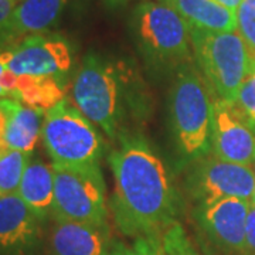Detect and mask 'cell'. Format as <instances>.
<instances>
[{
  "label": "cell",
  "mask_w": 255,
  "mask_h": 255,
  "mask_svg": "<svg viewBox=\"0 0 255 255\" xmlns=\"http://www.w3.org/2000/svg\"><path fill=\"white\" fill-rule=\"evenodd\" d=\"M108 228L55 221L50 246L53 255H108Z\"/></svg>",
  "instance_id": "cell-14"
},
{
  "label": "cell",
  "mask_w": 255,
  "mask_h": 255,
  "mask_svg": "<svg viewBox=\"0 0 255 255\" xmlns=\"http://www.w3.org/2000/svg\"><path fill=\"white\" fill-rule=\"evenodd\" d=\"M10 97L28 108L47 112L65 100V91L58 78L16 75V81L10 92Z\"/></svg>",
  "instance_id": "cell-18"
},
{
  "label": "cell",
  "mask_w": 255,
  "mask_h": 255,
  "mask_svg": "<svg viewBox=\"0 0 255 255\" xmlns=\"http://www.w3.org/2000/svg\"><path fill=\"white\" fill-rule=\"evenodd\" d=\"M162 246L167 255H204L196 250L189 236L177 221L163 231Z\"/></svg>",
  "instance_id": "cell-20"
},
{
  "label": "cell",
  "mask_w": 255,
  "mask_h": 255,
  "mask_svg": "<svg viewBox=\"0 0 255 255\" xmlns=\"http://www.w3.org/2000/svg\"><path fill=\"white\" fill-rule=\"evenodd\" d=\"M251 201L227 197L211 204H200L196 219L217 246L230 253H247L246 224Z\"/></svg>",
  "instance_id": "cell-11"
},
{
  "label": "cell",
  "mask_w": 255,
  "mask_h": 255,
  "mask_svg": "<svg viewBox=\"0 0 255 255\" xmlns=\"http://www.w3.org/2000/svg\"><path fill=\"white\" fill-rule=\"evenodd\" d=\"M236 14L237 33L244 40L255 67V0H243Z\"/></svg>",
  "instance_id": "cell-21"
},
{
  "label": "cell",
  "mask_w": 255,
  "mask_h": 255,
  "mask_svg": "<svg viewBox=\"0 0 255 255\" xmlns=\"http://www.w3.org/2000/svg\"><path fill=\"white\" fill-rule=\"evenodd\" d=\"M55 221H73L107 228L105 183L100 164L65 167L53 164Z\"/></svg>",
  "instance_id": "cell-4"
},
{
  "label": "cell",
  "mask_w": 255,
  "mask_h": 255,
  "mask_svg": "<svg viewBox=\"0 0 255 255\" xmlns=\"http://www.w3.org/2000/svg\"><path fill=\"white\" fill-rule=\"evenodd\" d=\"M193 53L207 87L219 100L236 102L241 85L254 70V61L237 31L211 33L190 28Z\"/></svg>",
  "instance_id": "cell-2"
},
{
  "label": "cell",
  "mask_w": 255,
  "mask_h": 255,
  "mask_svg": "<svg viewBox=\"0 0 255 255\" xmlns=\"http://www.w3.org/2000/svg\"><path fill=\"white\" fill-rule=\"evenodd\" d=\"M73 67L68 43L58 36L31 34L10 48L7 70L20 77L58 78Z\"/></svg>",
  "instance_id": "cell-10"
},
{
  "label": "cell",
  "mask_w": 255,
  "mask_h": 255,
  "mask_svg": "<svg viewBox=\"0 0 255 255\" xmlns=\"http://www.w3.org/2000/svg\"><path fill=\"white\" fill-rule=\"evenodd\" d=\"M115 179L112 210L125 236H162L176 223L177 203L162 160L140 140H127L110 156Z\"/></svg>",
  "instance_id": "cell-1"
},
{
  "label": "cell",
  "mask_w": 255,
  "mask_h": 255,
  "mask_svg": "<svg viewBox=\"0 0 255 255\" xmlns=\"http://www.w3.org/2000/svg\"><path fill=\"white\" fill-rule=\"evenodd\" d=\"M108 255H167L162 246V236L136 237L132 244L115 243Z\"/></svg>",
  "instance_id": "cell-22"
},
{
  "label": "cell",
  "mask_w": 255,
  "mask_h": 255,
  "mask_svg": "<svg viewBox=\"0 0 255 255\" xmlns=\"http://www.w3.org/2000/svg\"><path fill=\"white\" fill-rule=\"evenodd\" d=\"M137 30L149 51L166 61H186L191 55L190 27L172 7L147 1L137 10Z\"/></svg>",
  "instance_id": "cell-7"
},
{
  "label": "cell",
  "mask_w": 255,
  "mask_h": 255,
  "mask_svg": "<svg viewBox=\"0 0 255 255\" xmlns=\"http://www.w3.org/2000/svg\"><path fill=\"white\" fill-rule=\"evenodd\" d=\"M10 58V48H0V100L6 98V92L3 88V75L7 70V63Z\"/></svg>",
  "instance_id": "cell-26"
},
{
  "label": "cell",
  "mask_w": 255,
  "mask_h": 255,
  "mask_svg": "<svg viewBox=\"0 0 255 255\" xmlns=\"http://www.w3.org/2000/svg\"><path fill=\"white\" fill-rule=\"evenodd\" d=\"M210 152L224 162L255 163V129L234 102L213 101Z\"/></svg>",
  "instance_id": "cell-9"
},
{
  "label": "cell",
  "mask_w": 255,
  "mask_h": 255,
  "mask_svg": "<svg viewBox=\"0 0 255 255\" xmlns=\"http://www.w3.org/2000/svg\"><path fill=\"white\" fill-rule=\"evenodd\" d=\"M91 124L67 100L47 111L41 137L53 164L65 167L100 164L101 140Z\"/></svg>",
  "instance_id": "cell-3"
},
{
  "label": "cell",
  "mask_w": 255,
  "mask_h": 255,
  "mask_svg": "<svg viewBox=\"0 0 255 255\" xmlns=\"http://www.w3.org/2000/svg\"><path fill=\"white\" fill-rule=\"evenodd\" d=\"M118 81L110 65L88 57L77 73L71 88L74 107L90 122L114 136L118 115Z\"/></svg>",
  "instance_id": "cell-6"
},
{
  "label": "cell",
  "mask_w": 255,
  "mask_h": 255,
  "mask_svg": "<svg viewBox=\"0 0 255 255\" xmlns=\"http://www.w3.org/2000/svg\"><path fill=\"white\" fill-rule=\"evenodd\" d=\"M17 4L16 0H0V37H9L10 20Z\"/></svg>",
  "instance_id": "cell-24"
},
{
  "label": "cell",
  "mask_w": 255,
  "mask_h": 255,
  "mask_svg": "<svg viewBox=\"0 0 255 255\" xmlns=\"http://www.w3.org/2000/svg\"><path fill=\"white\" fill-rule=\"evenodd\" d=\"M30 155L20 150L0 152V196L17 193Z\"/></svg>",
  "instance_id": "cell-19"
},
{
  "label": "cell",
  "mask_w": 255,
  "mask_h": 255,
  "mask_svg": "<svg viewBox=\"0 0 255 255\" xmlns=\"http://www.w3.org/2000/svg\"><path fill=\"white\" fill-rule=\"evenodd\" d=\"M246 240L247 251L255 253V204L251 203V207L247 216L246 224Z\"/></svg>",
  "instance_id": "cell-25"
},
{
  "label": "cell",
  "mask_w": 255,
  "mask_h": 255,
  "mask_svg": "<svg viewBox=\"0 0 255 255\" xmlns=\"http://www.w3.org/2000/svg\"><path fill=\"white\" fill-rule=\"evenodd\" d=\"M234 104L250 122V125L255 129V67L241 85Z\"/></svg>",
  "instance_id": "cell-23"
},
{
  "label": "cell",
  "mask_w": 255,
  "mask_h": 255,
  "mask_svg": "<svg viewBox=\"0 0 255 255\" xmlns=\"http://www.w3.org/2000/svg\"><path fill=\"white\" fill-rule=\"evenodd\" d=\"M71 0H23L10 20L9 37L41 34L61 16Z\"/></svg>",
  "instance_id": "cell-17"
},
{
  "label": "cell",
  "mask_w": 255,
  "mask_h": 255,
  "mask_svg": "<svg viewBox=\"0 0 255 255\" xmlns=\"http://www.w3.org/2000/svg\"><path fill=\"white\" fill-rule=\"evenodd\" d=\"M43 112L28 108L14 98L0 100V152L31 153L41 136Z\"/></svg>",
  "instance_id": "cell-13"
},
{
  "label": "cell",
  "mask_w": 255,
  "mask_h": 255,
  "mask_svg": "<svg viewBox=\"0 0 255 255\" xmlns=\"http://www.w3.org/2000/svg\"><path fill=\"white\" fill-rule=\"evenodd\" d=\"M40 240V220L17 193L0 196V255L31 251Z\"/></svg>",
  "instance_id": "cell-12"
},
{
  "label": "cell",
  "mask_w": 255,
  "mask_h": 255,
  "mask_svg": "<svg viewBox=\"0 0 255 255\" xmlns=\"http://www.w3.org/2000/svg\"><path fill=\"white\" fill-rule=\"evenodd\" d=\"M214 1L221 4V6H224V7H227V9L234 10V11H237L240 4L243 3V0H214Z\"/></svg>",
  "instance_id": "cell-27"
},
{
  "label": "cell",
  "mask_w": 255,
  "mask_h": 255,
  "mask_svg": "<svg viewBox=\"0 0 255 255\" xmlns=\"http://www.w3.org/2000/svg\"><path fill=\"white\" fill-rule=\"evenodd\" d=\"M254 164H255V163H254Z\"/></svg>",
  "instance_id": "cell-30"
},
{
  "label": "cell",
  "mask_w": 255,
  "mask_h": 255,
  "mask_svg": "<svg viewBox=\"0 0 255 255\" xmlns=\"http://www.w3.org/2000/svg\"><path fill=\"white\" fill-rule=\"evenodd\" d=\"M16 1H17V3H20V1H23V0H16Z\"/></svg>",
  "instance_id": "cell-29"
},
{
  "label": "cell",
  "mask_w": 255,
  "mask_h": 255,
  "mask_svg": "<svg viewBox=\"0 0 255 255\" xmlns=\"http://www.w3.org/2000/svg\"><path fill=\"white\" fill-rule=\"evenodd\" d=\"M191 191L200 204L237 197L253 203L255 170L251 166L224 162L217 157H201L190 176Z\"/></svg>",
  "instance_id": "cell-8"
},
{
  "label": "cell",
  "mask_w": 255,
  "mask_h": 255,
  "mask_svg": "<svg viewBox=\"0 0 255 255\" xmlns=\"http://www.w3.org/2000/svg\"><path fill=\"white\" fill-rule=\"evenodd\" d=\"M172 119L183 153L201 157L210 150L213 101L206 82L190 68L177 74L172 88Z\"/></svg>",
  "instance_id": "cell-5"
},
{
  "label": "cell",
  "mask_w": 255,
  "mask_h": 255,
  "mask_svg": "<svg viewBox=\"0 0 255 255\" xmlns=\"http://www.w3.org/2000/svg\"><path fill=\"white\" fill-rule=\"evenodd\" d=\"M187 23L190 28L227 33L237 31V14L214 0H160Z\"/></svg>",
  "instance_id": "cell-15"
},
{
  "label": "cell",
  "mask_w": 255,
  "mask_h": 255,
  "mask_svg": "<svg viewBox=\"0 0 255 255\" xmlns=\"http://www.w3.org/2000/svg\"><path fill=\"white\" fill-rule=\"evenodd\" d=\"M253 204H255V189H254V196H253Z\"/></svg>",
  "instance_id": "cell-28"
},
{
  "label": "cell",
  "mask_w": 255,
  "mask_h": 255,
  "mask_svg": "<svg viewBox=\"0 0 255 255\" xmlns=\"http://www.w3.org/2000/svg\"><path fill=\"white\" fill-rule=\"evenodd\" d=\"M17 194L40 221L51 214L54 203V170L43 162H30L21 177Z\"/></svg>",
  "instance_id": "cell-16"
}]
</instances>
